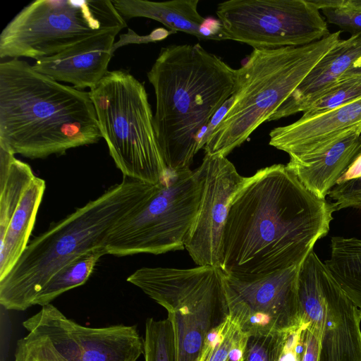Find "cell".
<instances>
[{"instance_id": "23", "label": "cell", "mask_w": 361, "mask_h": 361, "mask_svg": "<svg viewBox=\"0 0 361 361\" xmlns=\"http://www.w3.org/2000/svg\"><path fill=\"white\" fill-rule=\"evenodd\" d=\"M108 254L105 246L88 250L62 267L45 283L32 305L44 306L64 292L84 284L98 260Z\"/></svg>"}, {"instance_id": "11", "label": "cell", "mask_w": 361, "mask_h": 361, "mask_svg": "<svg viewBox=\"0 0 361 361\" xmlns=\"http://www.w3.org/2000/svg\"><path fill=\"white\" fill-rule=\"evenodd\" d=\"M216 15L228 39L253 49L299 47L331 32L321 11L308 0H230Z\"/></svg>"}, {"instance_id": "8", "label": "cell", "mask_w": 361, "mask_h": 361, "mask_svg": "<svg viewBox=\"0 0 361 361\" xmlns=\"http://www.w3.org/2000/svg\"><path fill=\"white\" fill-rule=\"evenodd\" d=\"M126 26L111 0H36L2 30L0 57L37 61Z\"/></svg>"}, {"instance_id": "16", "label": "cell", "mask_w": 361, "mask_h": 361, "mask_svg": "<svg viewBox=\"0 0 361 361\" xmlns=\"http://www.w3.org/2000/svg\"><path fill=\"white\" fill-rule=\"evenodd\" d=\"M118 31L102 33L53 56L36 61L34 70L76 89L93 88L108 71Z\"/></svg>"}, {"instance_id": "21", "label": "cell", "mask_w": 361, "mask_h": 361, "mask_svg": "<svg viewBox=\"0 0 361 361\" xmlns=\"http://www.w3.org/2000/svg\"><path fill=\"white\" fill-rule=\"evenodd\" d=\"M324 263L343 291L361 311V238L334 236Z\"/></svg>"}, {"instance_id": "25", "label": "cell", "mask_w": 361, "mask_h": 361, "mask_svg": "<svg viewBox=\"0 0 361 361\" xmlns=\"http://www.w3.org/2000/svg\"><path fill=\"white\" fill-rule=\"evenodd\" d=\"M143 355L145 361H176L173 329L169 318L147 319Z\"/></svg>"}, {"instance_id": "35", "label": "cell", "mask_w": 361, "mask_h": 361, "mask_svg": "<svg viewBox=\"0 0 361 361\" xmlns=\"http://www.w3.org/2000/svg\"><path fill=\"white\" fill-rule=\"evenodd\" d=\"M358 77H361V56L338 78V81Z\"/></svg>"}, {"instance_id": "7", "label": "cell", "mask_w": 361, "mask_h": 361, "mask_svg": "<svg viewBox=\"0 0 361 361\" xmlns=\"http://www.w3.org/2000/svg\"><path fill=\"white\" fill-rule=\"evenodd\" d=\"M127 281L167 311L173 329L176 361H197L208 333L228 314L223 271L217 267H142Z\"/></svg>"}, {"instance_id": "17", "label": "cell", "mask_w": 361, "mask_h": 361, "mask_svg": "<svg viewBox=\"0 0 361 361\" xmlns=\"http://www.w3.org/2000/svg\"><path fill=\"white\" fill-rule=\"evenodd\" d=\"M360 153L361 125L319 152L300 158H290L286 166L309 191L325 199Z\"/></svg>"}, {"instance_id": "29", "label": "cell", "mask_w": 361, "mask_h": 361, "mask_svg": "<svg viewBox=\"0 0 361 361\" xmlns=\"http://www.w3.org/2000/svg\"><path fill=\"white\" fill-rule=\"evenodd\" d=\"M328 196L334 200V212L346 208L361 209V177L336 184Z\"/></svg>"}, {"instance_id": "4", "label": "cell", "mask_w": 361, "mask_h": 361, "mask_svg": "<svg viewBox=\"0 0 361 361\" xmlns=\"http://www.w3.org/2000/svg\"><path fill=\"white\" fill-rule=\"evenodd\" d=\"M157 185L123 177L36 236L0 279L1 306L18 311L32 306L43 286L62 267L88 250L106 247L113 229L137 211Z\"/></svg>"}, {"instance_id": "2", "label": "cell", "mask_w": 361, "mask_h": 361, "mask_svg": "<svg viewBox=\"0 0 361 361\" xmlns=\"http://www.w3.org/2000/svg\"><path fill=\"white\" fill-rule=\"evenodd\" d=\"M102 137L90 92L63 85L19 59L0 63V147L35 159Z\"/></svg>"}, {"instance_id": "1", "label": "cell", "mask_w": 361, "mask_h": 361, "mask_svg": "<svg viewBox=\"0 0 361 361\" xmlns=\"http://www.w3.org/2000/svg\"><path fill=\"white\" fill-rule=\"evenodd\" d=\"M334 212L286 166L261 169L231 200L219 268L247 279L300 264L329 233Z\"/></svg>"}, {"instance_id": "36", "label": "cell", "mask_w": 361, "mask_h": 361, "mask_svg": "<svg viewBox=\"0 0 361 361\" xmlns=\"http://www.w3.org/2000/svg\"><path fill=\"white\" fill-rule=\"evenodd\" d=\"M246 336L244 335L235 347L231 350L226 361H240L243 356Z\"/></svg>"}, {"instance_id": "37", "label": "cell", "mask_w": 361, "mask_h": 361, "mask_svg": "<svg viewBox=\"0 0 361 361\" xmlns=\"http://www.w3.org/2000/svg\"><path fill=\"white\" fill-rule=\"evenodd\" d=\"M240 361H243V356H242V357L240 358Z\"/></svg>"}, {"instance_id": "10", "label": "cell", "mask_w": 361, "mask_h": 361, "mask_svg": "<svg viewBox=\"0 0 361 361\" xmlns=\"http://www.w3.org/2000/svg\"><path fill=\"white\" fill-rule=\"evenodd\" d=\"M14 361H137L144 339L135 326L92 328L67 318L51 303L23 322Z\"/></svg>"}, {"instance_id": "26", "label": "cell", "mask_w": 361, "mask_h": 361, "mask_svg": "<svg viewBox=\"0 0 361 361\" xmlns=\"http://www.w3.org/2000/svg\"><path fill=\"white\" fill-rule=\"evenodd\" d=\"M243 336L228 314L218 326L208 333L197 361H226Z\"/></svg>"}, {"instance_id": "31", "label": "cell", "mask_w": 361, "mask_h": 361, "mask_svg": "<svg viewBox=\"0 0 361 361\" xmlns=\"http://www.w3.org/2000/svg\"><path fill=\"white\" fill-rule=\"evenodd\" d=\"M302 331V353L301 361H319V341L316 326L308 322Z\"/></svg>"}, {"instance_id": "22", "label": "cell", "mask_w": 361, "mask_h": 361, "mask_svg": "<svg viewBox=\"0 0 361 361\" xmlns=\"http://www.w3.org/2000/svg\"><path fill=\"white\" fill-rule=\"evenodd\" d=\"M35 176L27 164L0 147V238Z\"/></svg>"}, {"instance_id": "32", "label": "cell", "mask_w": 361, "mask_h": 361, "mask_svg": "<svg viewBox=\"0 0 361 361\" xmlns=\"http://www.w3.org/2000/svg\"><path fill=\"white\" fill-rule=\"evenodd\" d=\"M176 32L166 30L164 28H157L153 30L149 35L145 36H140L132 30L128 29V33L121 35L120 40L114 43L113 47V51L114 52L118 47L128 44L129 43H148L157 41H161L166 38L171 34Z\"/></svg>"}, {"instance_id": "33", "label": "cell", "mask_w": 361, "mask_h": 361, "mask_svg": "<svg viewBox=\"0 0 361 361\" xmlns=\"http://www.w3.org/2000/svg\"><path fill=\"white\" fill-rule=\"evenodd\" d=\"M233 102V96H231L212 116L207 126L204 136L201 141L200 149L204 147L210 135H212L214 129L216 128V126L219 125V123L221 121L223 118L225 116L227 111L231 108Z\"/></svg>"}, {"instance_id": "12", "label": "cell", "mask_w": 361, "mask_h": 361, "mask_svg": "<svg viewBox=\"0 0 361 361\" xmlns=\"http://www.w3.org/2000/svg\"><path fill=\"white\" fill-rule=\"evenodd\" d=\"M298 295L302 319L317 329L319 361H361V311L314 250L300 265Z\"/></svg>"}, {"instance_id": "3", "label": "cell", "mask_w": 361, "mask_h": 361, "mask_svg": "<svg viewBox=\"0 0 361 361\" xmlns=\"http://www.w3.org/2000/svg\"><path fill=\"white\" fill-rule=\"evenodd\" d=\"M147 75L165 166L171 171L190 169L209 121L235 92L236 70L199 44H179L161 48Z\"/></svg>"}, {"instance_id": "20", "label": "cell", "mask_w": 361, "mask_h": 361, "mask_svg": "<svg viewBox=\"0 0 361 361\" xmlns=\"http://www.w3.org/2000/svg\"><path fill=\"white\" fill-rule=\"evenodd\" d=\"M118 13L127 20L148 18L164 25L169 30L183 32L202 39L201 26L205 18L197 11L199 0L154 2L143 0H112Z\"/></svg>"}, {"instance_id": "18", "label": "cell", "mask_w": 361, "mask_h": 361, "mask_svg": "<svg viewBox=\"0 0 361 361\" xmlns=\"http://www.w3.org/2000/svg\"><path fill=\"white\" fill-rule=\"evenodd\" d=\"M360 56L361 32L351 35L346 39H341L280 106L269 121L298 113L302 105L335 84Z\"/></svg>"}, {"instance_id": "24", "label": "cell", "mask_w": 361, "mask_h": 361, "mask_svg": "<svg viewBox=\"0 0 361 361\" xmlns=\"http://www.w3.org/2000/svg\"><path fill=\"white\" fill-rule=\"evenodd\" d=\"M361 97V77L338 80L300 106L302 116H312L353 102Z\"/></svg>"}, {"instance_id": "13", "label": "cell", "mask_w": 361, "mask_h": 361, "mask_svg": "<svg viewBox=\"0 0 361 361\" xmlns=\"http://www.w3.org/2000/svg\"><path fill=\"white\" fill-rule=\"evenodd\" d=\"M300 265L247 279L223 272L228 314L241 333L285 332L302 322L298 295Z\"/></svg>"}, {"instance_id": "30", "label": "cell", "mask_w": 361, "mask_h": 361, "mask_svg": "<svg viewBox=\"0 0 361 361\" xmlns=\"http://www.w3.org/2000/svg\"><path fill=\"white\" fill-rule=\"evenodd\" d=\"M308 324L303 320L298 326L284 333L277 361L302 360V331Z\"/></svg>"}, {"instance_id": "34", "label": "cell", "mask_w": 361, "mask_h": 361, "mask_svg": "<svg viewBox=\"0 0 361 361\" xmlns=\"http://www.w3.org/2000/svg\"><path fill=\"white\" fill-rule=\"evenodd\" d=\"M361 177V153L359 154L347 168L343 174L338 178L336 184Z\"/></svg>"}, {"instance_id": "5", "label": "cell", "mask_w": 361, "mask_h": 361, "mask_svg": "<svg viewBox=\"0 0 361 361\" xmlns=\"http://www.w3.org/2000/svg\"><path fill=\"white\" fill-rule=\"evenodd\" d=\"M341 31L314 42L254 49L236 70L233 102L210 135L205 154L226 157L276 111L317 64L340 42Z\"/></svg>"}, {"instance_id": "14", "label": "cell", "mask_w": 361, "mask_h": 361, "mask_svg": "<svg viewBox=\"0 0 361 361\" xmlns=\"http://www.w3.org/2000/svg\"><path fill=\"white\" fill-rule=\"evenodd\" d=\"M202 175L200 200L185 249L197 266L219 267L223 231L232 198L243 184L226 157L205 154L199 166Z\"/></svg>"}, {"instance_id": "15", "label": "cell", "mask_w": 361, "mask_h": 361, "mask_svg": "<svg viewBox=\"0 0 361 361\" xmlns=\"http://www.w3.org/2000/svg\"><path fill=\"white\" fill-rule=\"evenodd\" d=\"M361 125V97L342 106L274 128L269 145L300 158L319 152Z\"/></svg>"}, {"instance_id": "27", "label": "cell", "mask_w": 361, "mask_h": 361, "mask_svg": "<svg viewBox=\"0 0 361 361\" xmlns=\"http://www.w3.org/2000/svg\"><path fill=\"white\" fill-rule=\"evenodd\" d=\"M326 23L351 35L361 32V0H314Z\"/></svg>"}, {"instance_id": "28", "label": "cell", "mask_w": 361, "mask_h": 361, "mask_svg": "<svg viewBox=\"0 0 361 361\" xmlns=\"http://www.w3.org/2000/svg\"><path fill=\"white\" fill-rule=\"evenodd\" d=\"M285 332L246 336L243 361H277Z\"/></svg>"}, {"instance_id": "6", "label": "cell", "mask_w": 361, "mask_h": 361, "mask_svg": "<svg viewBox=\"0 0 361 361\" xmlns=\"http://www.w3.org/2000/svg\"><path fill=\"white\" fill-rule=\"evenodd\" d=\"M90 93L102 136L123 177L159 183L168 170L143 83L126 71H108Z\"/></svg>"}, {"instance_id": "19", "label": "cell", "mask_w": 361, "mask_h": 361, "mask_svg": "<svg viewBox=\"0 0 361 361\" xmlns=\"http://www.w3.org/2000/svg\"><path fill=\"white\" fill-rule=\"evenodd\" d=\"M45 188V181L35 176L0 238V279L10 271L29 243Z\"/></svg>"}, {"instance_id": "9", "label": "cell", "mask_w": 361, "mask_h": 361, "mask_svg": "<svg viewBox=\"0 0 361 361\" xmlns=\"http://www.w3.org/2000/svg\"><path fill=\"white\" fill-rule=\"evenodd\" d=\"M202 185L199 166L168 171L153 194L111 231L108 254L153 255L185 249L197 212Z\"/></svg>"}]
</instances>
